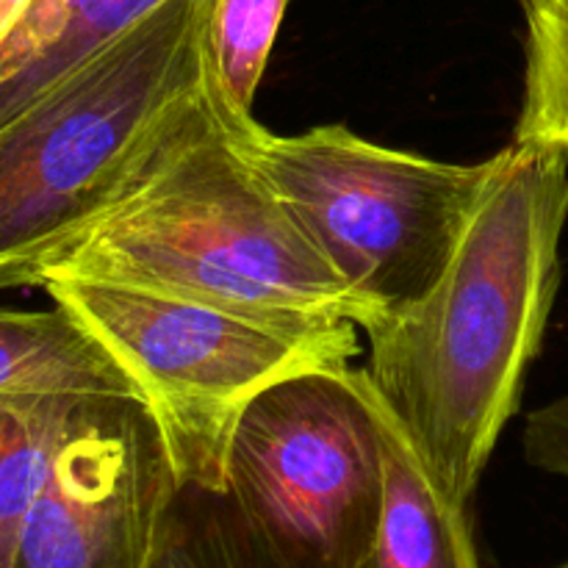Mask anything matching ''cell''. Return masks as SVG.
Here are the masks:
<instances>
[{
    "label": "cell",
    "mask_w": 568,
    "mask_h": 568,
    "mask_svg": "<svg viewBox=\"0 0 568 568\" xmlns=\"http://www.w3.org/2000/svg\"><path fill=\"white\" fill-rule=\"evenodd\" d=\"M566 220L568 155L510 142L438 281L364 331L361 369L460 505L519 410L558 294Z\"/></svg>",
    "instance_id": "obj_1"
},
{
    "label": "cell",
    "mask_w": 568,
    "mask_h": 568,
    "mask_svg": "<svg viewBox=\"0 0 568 568\" xmlns=\"http://www.w3.org/2000/svg\"><path fill=\"white\" fill-rule=\"evenodd\" d=\"M214 0H164L0 125V288L39 272L214 111Z\"/></svg>",
    "instance_id": "obj_2"
},
{
    "label": "cell",
    "mask_w": 568,
    "mask_h": 568,
    "mask_svg": "<svg viewBox=\"0 0 568 568\" xmlns=\"http://www.w3.org/2000/svg\"><path fill=\"white\" fill-rule=\"evenodd\" d=\"M209 303L286 325L381 320L239 148L214 105L153 172L39 272Z\"/></svg>",
    "instance_id": "obj_3"
},
{
    "label": "cell",
    "mask_w": 568,
    "mask_h": 568,
    "mask_svg": "<svg viewBox=\"0 0 568 568\" xmlns=\"http://www.w3.org/2000/svg\"><path fill=\"white\" fill-rule=\"evenodd\" d=\"M39 288L70 308L125 372L181 486L225 491L227 453L244 410L277 383L347 372L361 355L353 322L286 325L75 277H48Z\"/></svg>",
    "instance_id": "obj_4"
},
{
    "label": "cell",
    "mask_w": 568,
    "mask_h": 568,
    "mask_svg": "<svg viewBox=\"0 0 568 568\" xmlns=\"http://www.w3.org/2000/svg\"><path fill=\"white\" fill-rule=\"evenodd\" d=\"M236 142L311 244L381 316L438 281L494 170V155L449 164L344 125L277 136L253 122Z\"/></svg>",
    "instance_id": "obj_5"
},
{
    "label": "cell",
    "mask_w": 568,
    "mask_h": 568,
    "mask_svg": "<svg viewBox=\"0 0 568 568\" xmlns=\"http://www.w3.org/2000/svg\"><path fill=\"white\" fill-rule=\"evenodd\" d=\"M225 494L277 568H358L383 519V447L355 366L261 394L227 453Z\"/></svg>",
    "instance_id": "obj_6"
},
{
    "label": "cell",
    "mask_w": 568,
    "mask_h": 568,
    "mask_svg": "<svg viewBox=\"0 0 568 568\" xmlns=\"http://www.w3.org/2000/svg\"><path fill=\"white\" fill-rule=\"evenodd\" d=\"M178 488L142 399H83L28 514L14 568H148Z\"/></svg>",
    "instance_id": "obj_7"
},
{
    "label": "cell",
    "mask_w": 568,
    "mask_h": 568,
    "mask_svg": "<svg viewBox=\"0 0 568 568\" xmlns=\"http://www.w3.org/2000/svg\"><path fill=\"white\" fill-rule=\"evenodd\" d=\"M355 375L375 414L386 471L381 527L358 568H483L469 505L444 491L361 366Z\"/></svg>",
    "instance_id": "obj_8"
},
{
    "label": "cell",
    "mask_w": 568,
    "mask_h": 568,
    "mask_svg": "<svg viewBox=\"0 0 568 568\" xmlns=\"http://www.w3.org/2000/svg\"><path fill=\"white\" fill-rule=\"evenodd\" d=\"M136 397V388L70 308H0V403Z\"/></svg>",
    "instance_id": "obj_9"
},
{
    "label": "cell",
    "mask_w": 568,
    "mask_h": 568,
    "mask_svg": "<svg viewBox=\"0 0 568 568\" xmlns=\"http://www.w3.org/2000/svg\"><path fill=\"white\" fill-rule=\"evenodd\" d=\"M164 0H33L0 48V125Z\"/></svg>",
    "instance_id": "obj_10"
},
{
    "label": "cell",
    "mask_w": 568,
    "mask_h": 568,
    "mask_svg": "<svg viewBox=\"0 0 568 568\" xmlns=\"http://www.w3.org/2000/svg\"><path fill=\"white\" fill-rule=\"evenodd\" d=\"M83 399L0 403V568H14L28 514Z\"/></svg>",
    "instance_id": "obj_11"
},
{
    "label": "cell",
    "mask_w": 568,
    "mask_h": 568,
    "mask_svg": "<svg viewBox=\"0 0 568 568\" xmlns=\"http://www.w3.org/2000/svg\"><path fill=\"white\" fill-rule=\"evenodd\" d=\"M148 568H277L225 491L181 486Z\"/></svg>",
    "instance_id": "obj_12"
},
{
    "label": "cell",
    "mask_w": 568,
    "mask_h": 568,
    "mask_svg": "<svg viewBox=\"0 0 568 568\" xmlns=\"http://www.w3.org/2000/svg\"><path fill=\"white\" fill-rule=\"evenodd\" d=\"M292 0H214L209 55L216 109L233 131L255 122L253 103Z\"/></svg>",
    "instance_id": "obj_13"
},
{
    "label": "cell",
    "mask_w": 568,
    "mask_h": 568,
    "mask_svg": "<svg viewBox=\"0 0 568 568\" xmlns=\"http://www.w3.org/2000/svg\"><path fill=\"white\" fill-rule=\"evenodd\" d=\"M525 20V98L514 142L568 155V0H552Z\"/></svg>",
    "instance_id": "obj_14"
},
{
    "label": "cell",
    "mask_w": 568,
    "mask_h": 568,
    "mask_svg": "<svg viewBox=\"0 0 568 568\" xmlns=\"http://www.w3.org/2000/svg\"><path fill=\"white\" fill-rule=\"evenodd\" d=\"M525 455L536 469L568 477V394L527 416Z\"/></svg>",
    "instance_id": "obj_15"
},
{
    "label": "cell",
    "mask_w": 568,
    "mask_h": 568,
    "mask_svg": "<svg viewBox=\"0 0 568 568\" xmlns=\"http://www.w3.org/2000/svg\"><path fill=\"white\" fill-rule=\"evenodd\" d=\"M33 0H0V48L6 44V39L17 31L26 14L31 11Z\"/></svg>",
    "instance_id": "obj_16"
},
{
    "label": "cell",
    "mask_w": 568,
    "mask_h": 568,
    "mask_svg": "<svg viewBox=\"0 0 568 568\" xmlns=\"http://www.w3.org/2000/svg\"><path fill=\"white\" fill-rule=\"evenodd\" d=\"M519 3H521V9H536V6L538 3H549V0H519Z\"/></svg>",
    "instance_id": "obj_17"
},
{
    "label": "cell",
    "mask_w": 568,
    "mask_h": 568,
    "mask_svg": "<svg viewBox=\"0 0 568 568\" xmlns=\"http://www.w3.org/2000/svg\"><path fill=\"white\" fill-rule=\"evenodd\" d=\"M555 568H568V560H566V564H560V566H555Z\"/></svg>",
    "instance_id": "obj_18"
}]
</instances>
